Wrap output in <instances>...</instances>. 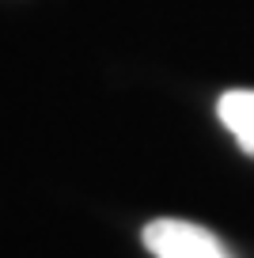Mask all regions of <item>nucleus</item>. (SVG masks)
<instances>
[{"label": "nucleus", "instance_id": "nucleus-1", "mask_svg": "<svg viewBox=\"0 0 254 258\" xmlns=\"http://www.w3.org/2000/svg\"><path fill=\"white\" fill-rule=\"evenodd\" d=\"M144 247L156 258H231L209 228L190 220H152L144 228Z\"/></svg>", "mask_w": 254, "mask_h": 258}, {"label": "nucleus", "instance_id": "nucleus-2", "mask_svg": "<svg viewBox=\"0 0 254 258\" xmlns=\"http://www.w3.org/2000/svg\"><path fill=\"white\" fill-rule=\"evenodd\" d=\"M216 114H220L224 129L235 137V145L246 156H254V91L250 88L224 91L220 103H216Z\"/></svg>", "mask_w": 254, "mask_h": 258}]
</instances>
